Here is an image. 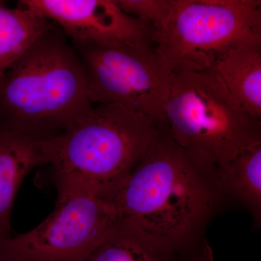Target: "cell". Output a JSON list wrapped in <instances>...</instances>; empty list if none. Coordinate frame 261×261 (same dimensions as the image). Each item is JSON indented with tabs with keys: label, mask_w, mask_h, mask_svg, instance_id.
Returning a JSON list of instances; mask_svg holds the SVG:
<instances>
[{
	"label": "cell",
	"mask_w": 261,
	"mask_h": 261,
	"mask_svg": "<svg viewBox=\"0 0 261 261\" xmlns=\"http://www.w3.org/2000/svg\"><path fill=\"white\" fill-rule=\"evenodd\" d=\"M109 200L118 224L176 261L208 245L207 225L228 204L216 168L180 147L166 128Z\"/></svg>",
	"instance_id": "6da1fadb"
},
{
	"label": "cell",
	"mask_w": 261,
	"mask_h": 261,
	"mask_svg": "<svg viewBox=\"0 0 261 261\" xmlns=\"http://www.w3.org/2000/svg\"><path fill=\"white\" fill-rule=\"evenodd\" d=\"M93 108L83 63L55 23L0 77V127L32 138H55Z\"/></svg>",
	"instance_id": "7a4b0ae2"
},
{
	"label": "cell",
	"mask_w": 261,
	"mask_h": 261,
	"mask_svg": "<svg viewBox=\"0 0 261 261\" xmlns=\"http://www.w3.org/2000/svg\"><path fill=\"white\" fill-rule=\"evenodd\" d=\"M160 128L117 104H99L49 140L58 195L86 193L109 200L145 155Z\"/></svg>",
	"instance_id": "3957f363"
},
{
	"label": "cell",
	"mask_w": 261,
	"mask_h": 261,
	"mask_svg": "<svg viewBox=\"0 0 261 261\" xmlns=\"http://www.w3.org/2000/svg\"><path fill=\"white\" fill-rule=\"evenodd\" d=\"M164 116L173 140L213 167L261 145V119L207 72L172 73Z\"/></svg>",
	"instance_id": "277c9868"
},
{
	"label": "cell",
	"mask_w": 261,
	"mask_h": 261,
	"mask_svg": "<svg viewBox=\"0 0 261 261\" xmlns=\"http://www.w3.org/2000/svg\"><path fill=\"white\" fill-rule=\"evenodd\" d=\"M261 40L260 0H172L154 47L172 73L209 72L233 46Z\"/></svg>",
	"instance_id": "5b68a950"
},
{
	"label": "cell",
	"mask_w": 261,
	"mask_h": 261,
	"mask_svg": "<svg viewBox=\"0 0 261 261\" xmlns=\"http://www.w3.org/2000/svg\"><path fill=\"white\" fill-rule=\"evenodd\" d=\"M71 43L85 68L91 102L120 105L167 128L164 106L172 71L154 46Z\"/></svg>",
	"instance_id": "8992f818"
},
{
	"label": "cell",
	"mask_w": 261,
	"mask_h": 261,
	"mask_svg": "<svg viewBox=\"0 0 261 261\" xmlns=\"http://www.w3.org/2000/svg\"><path fill=\"white\" fill-rule=\"evenodd\" d=\"M118 225L109 200L86 193L61 194L47 219L12 236L4 248L13 261H84Z\"/></svg>",
	"instance_id": "52a82bcc"
},
{
	"label": "cell",
	"mask_w": 261,
	"mask_h": 261,
	"mask_svg": "<svg viewBox=\"0 0 261 261\" xmlns=\"http://www.w3.org/2000/svg\"><path fill=\"white\" fill-rule=\"evenodd\" d=\"M18 3L57 24L73 43L154 46L152 27L127 14L116 0H22Z\"/></svg>",
	"instance_id": "ba28073f"
},
{
	"label": "cell",
	"mask_w": 261,
	"mask_h": 261,
	"mask_svg": "<svg viewBox=\"0 0 261 261\" xmlns=\"http://www.w3.org/2000/svg\"><path fill=\"white\" fill-rule=\"evenodd\" d=\"M49 163V140L0 127V246L11 238L10 216L24 178L33 168Z\"/></svg>",
	"instance_id": "9c48e42d"
},
{
	"label": "cell",
	"mask_w": 261,
	"mask_h": 261,
	"mask_svg": "<svg viewBox=\"0 0 261 261\" xmlns=\"http://www.w3.org/2000/svg\"><path fill=\"white\" fill-rule=\"evenodd\" d=\"M207 73L224 86L241 107L261 119V40L230 48Z\"/></svg>",
	"instance_id": "30bf717a"
},
{
	"label": "cell",
	"mask_w": 261,
	"mask_h": 261,
	"mask_svg": "<svg viewBox=\"0 0 261 261\" xmlns=\"http://www.w3.org/2000/svg\"><path fill=\"white\" fill-rule=\"evenodd\" d=\"M221 191L228 203L245 207L254 226L261 224V145L244 151L235 159L216 168Z\"/></svg>",
	"instance_id": "8fae6325"
},
{
	"label": "cell",
	"mask_w": 261,
	"mask_h": 261,
	"mask_svg": "<svg viewBox=\"0 0 261 261\" xmlns=\"http://www.w3.org/2000/svg\"><path fill=\"white\" fill-rule=\"evenodd\" d=\"M53 23L19 3L10 8L0 1V77Z\"/></svg>",
	"instance_id": "7c38bea8"
},
{
	"label": "cell",
	"mask_w": 261,
	"mask_h": 261,
	"mask_svg": "<svg viewBox=\"0 0 261 261\" xmlns=\"http://www.w3.org/2000/svg\"><path fill=\"white\" fill-rule=\"evenodd\" d=\"M84 261H176L118 224Z\"/></svg>",
	"instance_id": "4fadbf2b"
},
{
	"label": "cell",
	"mask_w": 261,
	"mask_h": 261,
	"mask_svg": "<svg viewBox=\"0 0 261 261\" xmlns=\"http://www.w3.org/2000/svg\"><path fill=\"white\" fill-rule=\"evenodd\" d=\"M172 0H116L120 8L144 23L149 24L154 33L168 18Z\"/></svg>",
	"instance_id": "5bb4252c"
},
{
	"label": "cell",
	"mask_w": 261,
	"mask_h": 261,
	"mask_svg": "<svg viewBox=\"0 0 261 261\" xmlns=\"http://www.w3.org/2000/svg\"><path fill=\"white\" fill-rule=\"evenodd\" d=\"M181 261H213L212 250L207 245L202 251L187 257Z\"/></svg>",
	"instance_id": "9a60e30c"
},
{
	"label": "cell",
	"mask_w": 261,
	"mask_h": 261,
	"mask_svg": "<svg viewBox=\"0 0 261 261\" xmlns=\"http://www.w3.org/2000/svg\"><path fill=\"white\" fill-rule=\"evenodd\" d=\"M0 261H13L5 251L4 246H0Z\"/></svg>",
	"instance_id": "2e32d148"
}]
</instances>
